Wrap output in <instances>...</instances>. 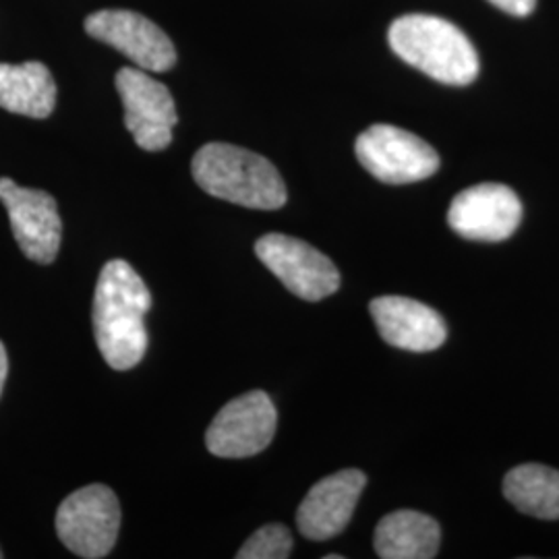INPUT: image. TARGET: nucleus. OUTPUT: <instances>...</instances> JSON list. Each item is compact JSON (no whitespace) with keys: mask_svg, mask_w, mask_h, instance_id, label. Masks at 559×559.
I'll use <instances>...</instances> for the list:
<instances>
[{"mask_svg":"<svg viewBox=\"0 0 559 559\" xmlns=\"http://www.w3.org/2000/svg\"><path fill=\"white\" fill-rule=\"evenodd\" d=\"M150 307L152 295L131 263L112 260L102 267L92 320L102 357L112 369H133L145 357Z\"/></svg>","mask_w":559,"mask_h":559,"instance_id":"f257e3e1","label":"nucleus"},{"mask_svg":"<svg viewBox=\"0 0 559 559\" xmlns=\"http://www.w3.org/2000/svg\"><path fill=\"white\" fill-rule=\"evenodd\" d=\"M191 170L207 195L242 207L280 210L288 198L276 166L239 145H203L193 158Z\"/></svg>","mask_w":559,"mask_h":559,"instance_id":"f03ea898","label":"nucleus"},{"mask_svg":"<svg viewBox=\"0 0 559 559\" xmlns=\"http://www.w3.org/2000/svg\"><path fill=\"white\" fill-rule=\"evenodd\" d=\"M388 40L400 59L445 85H468L479 75V55L466 34L436 15H402Z\"/></svg>","mask_w":559,"mask_h":559,"instance_id":"7ed1b4c3","label":"nucleus"},{"mask_svg":"<svg viewBox=\"0 0 559 559\" xmlns=\"http://www.w3.org/2000/svg\"><path fill=\"white\" fill-rule=\"evenodd\" d=\"M55 524L62 545L75 556L106 558L119 539V500L100 483L81 487L60 503Z\"/></svg>","mask_w":559,"mask_h":559,"instance_id":"20e7f679","label":"nucleus"},{"mask_svg":"<svg viewBox=\"0 0 559 559\" xmlns=\"http://www.w3.org/2000/svg\"><path fill=\"white\" fill-rule=\"evenodd\" d=\"M355 154L360 166L385 185L419 182L440 168V156L427 141L394 124H373L362 131Z\"/></svg>","mask_w":559,"mask_h":559,"instance_id":"39448f33","label":"nucleus"},{"mask_svg":"<svg viewBox=\"0 0 559 559\" xmlns=\"http://www.w3.org/2000/svg\"><path fill=\"white\" fill-rule=\"evenodd\" d=\"M255 255L299 299L316 302L340 288L334 261L305 240L270 233L255 242Z\"/></svg>","mask_w":559,"mask_h":559,"instance_id":"423d86ee","label":"nucleus"},{"mask_svg":"<svg viewBox=\"0 0 559 559\" xmlns=\"http://www.w3.org/2000/svg\"><path fill=\"white\" fill-rule=\"evenodd\" d=\"M278 413L272 399L253 390L230 400L205 433L207 450L218 459H249L263 452L276 436Z\"/></svg>","mask_w":559,"mask_h":559,"instance_id":"0eeeda50","label":"nucleus"},{"mask_svg":"<svg viewBox=\"0 0 559 559\" xmlns=\"http://www.w3.org/2000/svg\"><path fill=\"white\" fill-rule=\"evenodd\" d=\"M117 90L124 106V124L145 152H162L173 143L179 122L175 98L160 81L143 69L124 67L117 73Z\"/></svg>","mask_w":559,"mask_h":559,"instance_id":"6e6552de","label":"nucleus"},{"mask_svg":"<svg viewBox=\"0 0 559 559\" xmlns=\"http://www.w3.org/2000/svg\"><path fill=\"white\" fill-rule=\"evenodd\" d=\"M0 201L7 207L13 235L23 255L41 265L57 260L62 239L57 200L46 191L20 187L15 180L2 177Z\"/></svg>","mask_w":559,"mask_h":559,"instance_id":"1a4fd4ad","label":"nucleus"},{"mask_svg":"<svg viewBox=\"0 0 559 559\" xmlns=\"http://www.w3.org/2000/svg\"><path fill=\"white\" fill-rule=\"evenodd\" d=\"M85 32L133 60L143 71L164 73L177 62L170 38L154 21L124 9H106L85 20Z\"/></svg>","mask_w":559,"mask_h":559,"instance_id":"9d476101","label":"nucleus"},{"mask_svg":"<svg viewBox=\"0 0 559 559\" xmlns=\"http://www.w3.org/2000/svg\"><path fill=\"white\" fill-rule=\"evenodd\" d=\"M522 221L519 195L500 182H483L460 191L448 210V224L462 239H510Z\"/></svg>","mask_w":559,"mask_h":559,"instance_id":"9b49d317","label":"nucleus"},{"mask_svg":"<svg viewBox=\"0 0 559 559\" xmlns=\"http://www.w3.org/2000/svg\"><path fill=\"white\" fill-rule=\"evenodd\" d=\"M365 485L367 477L357 468L340 471L316 483L297 512L300 535L311 540L340 535L353 519Z\"/></svg>","mask_w":559,"mask_h":559,"instance_id":"f8f14e48","label":"nucleus"},{"mask_svg":"<svg viewBox=\"0 0 559 559\" xmlns=\"http://www.w3.org/2000/svg\"><path fill=\"white\" fill-rule=\"evenodd\" d=\"M381 338L408 353H431L448 338L440 313L425 302L408 297H378L369 305Z\"/></svg>","mask_w":559,"mask_h":559,"instance_id":"ddd939ff","label":"nucleus"},{"mask_svg":"<svg viewBox=\"0 0 559 559\" xmlns=\"http://www.w3.org/2000/svg\"><path fill=\"white\" fill-rule=\"evenodd\" d=\"M440 524L415 510H399L383 516L373 545L381 559H431L440 551Z\"/></svg>","mask_w":559,"mask_h":559,"instance_id":"4468645a","label":"nucleus"},{"mask_svg":"<svg viewBox=\"0 0 559 559\" xmlns=\"http://www.w3.org/2000/svg\"><path fill=\"white\" fill-rule=\"evenodd\" d=\"M55 106L57 83L46 64L0 62V108L29 119H46Z\"/></svg>","mask_w":559,"mask_h":559,"instance_id":"2eb2a0df","label":"nucleus"},{"mask_svg":"<svg viewBox=\"0 0 559 559\" xmlns=\"http://www.w3.org/2000/svg\"><path fill=\"white\" fill-rule=\"evenodd\" d=\"M503 496L522 514L559 519V471L545 464H520L503 479Z\"/></svg>","mask_w":559,"mask_h":559,"instance_id":"dca6fc26","label":"nucleus"},{"mask_svg":"<svg viewBox=\"0 0 559 559\" xmlns=\"http://www.w3.org/2000/svg\"><path fill=\"white\" fill-rule=\"evenodd\" d=\"M293 554V535L284 524H265L237 551L239 559H286Z\"/></svg>","mask_w":559,"mask_h":559,"instance_id":"f3484780","label":"nucleus"},{"mask_svg":"<svg viewBox=\"0 0 559 559\" xmlns=\"http://www.w3.org/2000/svg\"><path fill=\"white\" fill-rule=\"evenodd\" d=\"M489 2L496 4L503 13H510L514 17H526L537 7V0H489Z\"/></svg>","mask_w":559,"mask_h":559,"instance_id":"a211bd4d","label":"nucleus"},{"mask_svg":"<svg viewBox=\"0 0 559 559\" xmlns=\"http://www.w3.org/2000/svg\"><path fill=\"white\" fill-rule=\"evenodd\" d=\"M7 376H9V357H7V348H4V344L0 342V394H2V388H4Z\"/></svg>","mask_w":559,"mask_h":559,"instance_id":"6ab92c4d","label":"nucleus"},{"mask_svg":"<svg viewBox=\"0 0 559 559\" xmlns=\"http://www.w3.org/2000/svg\"><path fill=\"white\" fill-rule=\"evenodd\" d=\"M0 558H2V551H0Z\"/></svg>","mask_w":559,"mask_h":559,"instance_id":"aec40b11","label":"nucleus"}]
</instances>
